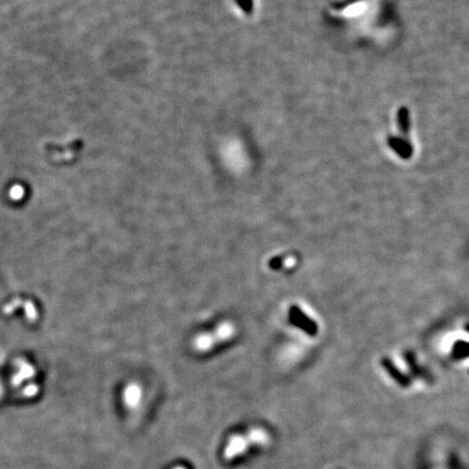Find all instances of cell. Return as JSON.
Wrapping results in <instances>:
<instances>
[{
  "mask_svg": "<svg viewBox=\"0 0 469 469\" xmlns=\"http://www.w3.org/2000/svg\"><path fill=\"white\" fill-rule=\"evenodd\" d=\"M250 442L247 437L237 434V436H232L227 444L226 449L224 451V457L227 460H230L234 457L239 456V455L246 453V451L249 447Z\"/></svg>",
  "mask_w": 469,
  "mask_h": 469,
  "instance_id": "cell-2",
  "label": "cell"
},
{
  "mask_svg": "<svg viewBox=\"0 0 469 469\" xmlns=\"http://www.w3.org/2000/svg\"><path fill=\"white\" fill-rule=\"evenodd\" d=\"M291 320L293 321L294 324H296V325H299L303 328H305L307 332H311V333H314L315 332V327H314V324L311 323V321H308L306 319V316L303 314L299 308H293L292 309V312H291Z\"/></svg>",
  "mask_w": 469,
  "mask_h": 469,
  "instance_id": "cell-4",
  "label": "cell"
},
{
  "mask_svg": "<svg viewBox=\"0 0 469 469\" xmlns=\"http://www.w3.org/2000/svg\"><path fill=\"white\" fill-rule=\"evenodd\" d=\"M174 469H186V468H184V467H176V468H174Z\"/></svg>",
  "mask_w": 469,
  "mask_h": 469,
  "instance_id": "cell-6",
  "label": "cell"
},
{
  "mask_svg": "<svg viewBox=\"0 0 469 469\" xmlns=\"http://www.w3.org/2000/svg\"><path fill=\"white\" fill-rule=\"evenodd\" d=\"M247 438L248 440H249L250 444H253V445L264 446V445H267L268 442H270V437H268L267 432L263 429H259V428H255L249 431Z\"/></svg>",
  "mask_w": 469,
  "mask_h": 469,
  "instance_id": "cell-3",
  "label": "cell"
},
{
  "mask_svg": "<svg viewBox=\"0 0 469 469\" xmlns=\"http://www.w3.org/2000/svg\"><path fill=\"white\" fill-rule=\"evenodd\" d=\"M233 334V327L230 325V324L226 323L220 325L219 328L217 329V332L214 335H205L202 337H199L196 340V348L200 351L203 350H208L210 349L213 344L218 341L226 340Z\"/></svg>",
  "mask_w": 469,
  "mask_h": 469,
  "instance_id": "cell-1",
  "label": "cell"
},
{
  "mask_svg": "<svg viewBox=\"0 0 469 469\" xmlns=\"http://www.w3.org/2000/svg\"><path fill=\"white\" fill-rule=\"evenodd\" d=\"M141 392L140 388H138L136 384L129 385L125 391V402L129 408H134L140 401Z\"/></svg>",
  "mask_w": 469,
  "mask_h": 469,
  "instance_id": "cell-5",
  "label": "cell"
}]
</instances>
